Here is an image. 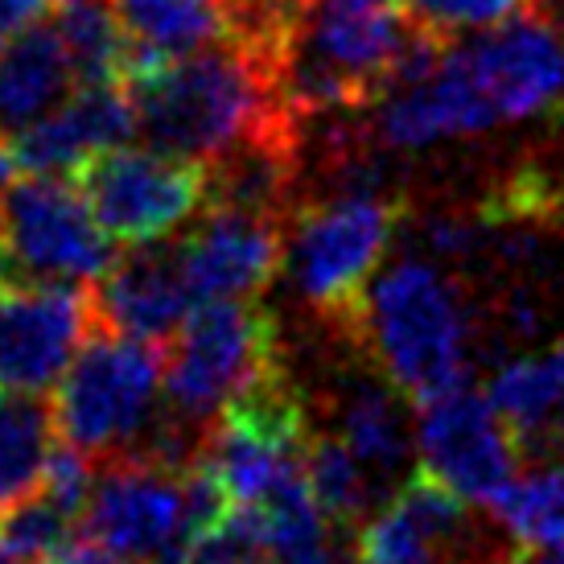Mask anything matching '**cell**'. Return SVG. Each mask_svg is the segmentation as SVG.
Wrapping results in <instances>:
<instances>
[{"mask_svg": "<svg viewBox=\"0 0 564 564\" xmlns=\"http://www.w3.org/2000/svg\"><path fill=\"white\" fill-rule=\"evenodd\" d=\"M564 104V42L540 17H511L478 37L449 42L433 75L376 99L371 137L416 153L441 141L482 137Z\"/></svg>", "mask_w": 564, "mask_h": 564, "instance_id": "6da1fadb", "label": "cell"}, {"mask_svg": "<svg viewBox=\"0 0 564 564\" xmlns=\"http://www.w3.org/2000/svg\"><path fill=\"white\" fill-rule=\"evenodd\" d=\"M124 91L137 111V137L173 158L219 165L264 141H301L284 108L276 66L239 37L182 58H132Z\"/></svg>", "mask_w": 564, "mask_h": 564, "instance_id": "7a4b0ae2", "label": "cell"}, {"mask_svg": "<svg viewBox=\"0 0 564 564\" xmlns=\"http://www.w3.org/2000/svg\"><path fill=\"white\" fill-rule=\"evenodd\" d=\"M350 334H359L383 379L412 404L470 383L474 317L437 260L404 256L383 268L367 289Z\"/></svg>", "mask_w": 564, "mask_h": 564, "instance_id": "3957f363", "label": "cell"}, {"mask_svg": "<svg viewBox=\"0 0 564 564\" xmlns=\"http://www.w3.org/2000/svg\"><path fill=\"white\" fill-rule=\"evenodd\" d=\"M412 25L400 0H305L276 54L284 108L297 120H314L376 104Z\"/></svg>", "mask_w": 564, "mask_h": 564, "instance_id": "277c9868", "label": "cell"}, {"mask_svg": "<svg viewBox=\"0 0 564 564\" xmlns=\"http://www.w3.org/2000/svg\"><path fill=\"white\" fill-rule=\"evenodd\" d=\"M165 395V350L128 338L95 317L79 355L58 379L54 424L66 445L91 462L137 454L161 421Z\"/></svg>", "mask_w": 564, "mask_h": 564, "instance_id": "5b68a950", "label": "cell"}, {"mask_svg": "<svg viewBox=\"0 0 564 564\" xmlns=\"http://www.w3.org/2000/svg\"><path fill=\"white\" fill-rule=\"evenodd\" d=\"M289 268L301 301L350 334L355 314L400 227V203L383 189H334L289 215Z\"/></svg>", "mask_w": 564, "mask_h": 564, "instance_id": "8992f818", "label": "cell"}, {"mask_svg": "<svg viewBox=\"0 0 564 564\" xmlns=\"http://www.w3.org/2000/svg\"><path fill=\"white\" fill-rule=\"evenodd\" d=\"M284 371L276 317L256 301H203L165 346V408L206 429L251 383Z\"/></svg>", "mask_w": 564, "mask_h": 564, "instance_id": "52a82bcc", "label": "cell"}, {"mask_svg": "<svg viewBox=\"0 0 564 564\" xmlns=\"http://www.w3.org/2000/svg\"><path fill=\"white\" fill-rule=\"evenodd\" d=\"M116 264V239L95 223L75 182L30 173L0 189V284L91 289Z\"/></svg>", "mask_w": 564, "mask_h": 564, "instance_id": "ba28073f", "label": "cell"}, {"mask_svg": "<svg viewBox=\"0 0 564 564\" xmlns=\"http://www.w3.org/2000/svg\"><path fill=\"white\" fill-rule=\"evenodd\" d=\"M95 223L116 243H153L189 223L210 198V165L161 149H104L70 173Z\"/></svg>", "mask_w": 564, "mask_h": 564, "instance_id": "9c48e42d", "label": "cell"}, {"mask_svg": "<svg viewBox=\"0 0 564 564\" xmlns=\"http://www.w3.org/2000/svg\"><path fill=\"white\" fill-rule=\"evenodd\" d=\"M519 437L490 395L462 383L416 404V462L470 507H490L519 466Z\"/></svg>", "mask_w": 564, "mask_h": 564, "instance_id": "30bf717a", "label": "cell"}, {"mask_svg": "<svg viewBox=\"0 0 564 564\" xmlns=\"http://www.w3.org/2000/svg\"><path fill=\"white\" fill-rule=\"evenodd\" d=\"M83 528L116 556L149 564L177 535H189V470H173L144 454L95 462Z\"/></svg>", "mask_w": 564, "mask_h": 564, "instance_id": "8fae6325", "label": "cell"}, {"mask_svg": "<svg viewBox=\"0 0 564 564\" xmlns=\"http://www.w3.org/2000/svg\"><path fill=\"white\" fill-rule=\"evenodd\" d=\"M289 219L248 206L206 203L177 243L194 301H256L284 264Z\"/></svg>", "mask_w": 564, "mask_h": 564, "instance_id": "7c38bea8", "label": "cell"}, {"mask_svg": "<svg viewBox=\"0 0 564 564\" xmlns=\"http://www.w3.org/2000/svg\"><path fill=\"white\" fill-rule=\"evenodd\" d=\"M95 326L91 289L0 284V388L50 392Z\"/></svg>", "mask_w": 564, "mask_h": 564, "instance_id": "4fadbf2b", "label": "cell"}, {"mask_svg": "<svg viewBox=\"0 0 564 564\" xmlns=\"http://www.w3.org/2000/svg\"><path fill=\"white\" fill-rule=\"evenodd\" d=\"M91 301L104 326L158 346L170 343L177 326L198 310L173 236L132 243L128 256H116V264L91 284Z\"/></svg>", "mask_w": 564, "mask_h": 564, "instance_id": "5bb4252c", "label": "cell"}, {"mask_svg": "<svg viewBox=\"0 0 564 564\" xmlns=\"http://www.w3.org/2000/svg\"><path fill=\"white\" fill-rule=\"evenodd\" d=\"M466 507L424 470L408 474L359 528L355 564H441L466 532Z\"/></svg>", "mask_w": 564, "mask_h": 564, "instance_id": "9a60e30c", "label": "cell"}, {"mask_svg": "<svg viewBox=\"0 0 564 564\" xmlns=\"http://www.w3.org/2000/svg\"><path fill=\"white\" fill-rule=\"evenodd\" d=\"M132 137H137V111L124 83H104V87H79L54 116L21 132L13 153L25 173L70 177L87 158L128 144Z\"/></svg>", "mask_w": 564, "mask_h": 564, "instance_id": "2e32d148", "label": "cell"}, {"mask_svg": "<svg viewBox=\"0 0 564 564\" xmlns=\"http://www.w3.org/2000/svg\"><path fill=\"white\" fill-rule=\"evenodd\" d=\"M79 91V75L58 30L42 21L0 50V137L17 141Z\"/></svg>", "mask_w": 564, "mask_h": 564, "instance_id": "e0dca14e", "label": "cell"}, {"mask_svg": "<svg viewBox=\"0 0 564 564\" xmlns=\"http://www.w3.org/2000/svg\"><path fill=\"white\" fill-rule=\"evenodd\" d=\"M132 58H182L227 42L231 0H111Z\"/></svg>", "mask_w": 564, "mask_h": 564, "instance_id": "ac0fdd59", "label": "cell"}, {"mask_svg": "<svg viewBox=\"0 0 564 564\" xmlns=\"http://www.w3.org/2000/svg\"><path fill=\"white\" fill-rule=\"evenodd\" d=\"M408 395L395 383H355L338 404V437L350 445L379 486H388L395 474L408 470L416 454V416L404 404Z\"/></svg>", "mask_w": 564, "mask_h": 564, "instance_id": "d6986e66", "label": "cell"}, {"mask_svg": "<svg viewBox=\"0 0 564 564\" xmlns=\"http://www.w3.org/2000/svg\"><path fill=\"white\" fill-rule=\"evenodd\" d=\"M54 404L37 392L0 388V511L37 490L54 454Z\"/></svg>", "mask_w": 564, "mask_h": 564, "instance_id": "ffe728a7", "label": "cell"}, {"mask_svg": "<svg viewBox=\"0 0 564 564\" xmlns=\"http://www.w3.org/2000/svg\"><path fill=\"white\" fill-rule=\"evenodd\" d=\"M490 511L523 552H564V457L516 474Z\"/></svg>", "mask_w": 564, "mask_h": 564, "instance_id": "44dd1931", "label": "cell"}, {"mask_svg": "<svg viewBox=\"0 0 564 564\" xmlns=\"http://www.w3.org/2000/svg\"><path fill=\"white\" fill-rule=\"evenodd\" d=\"M50 25L58 30L66 54L75 63L79 87L124 83L128 37L116 21L111 0H54Z\"/></svg>", "mask_w": 564, "mask_h": 564, "instance_id": "7402d4cb", "label": "cell"}, {"mask_svg": "<svg viewBox=\"0 0 564 564\" xmlns=\"http://www.w3.org/2000/svg\"><path fill=\"white\" fill-rule=\"evenodd\" d=\"M305 474H310V490H314L322 516L338 528V532H359L379 507V478L359 457L350 454L343 437H314L310 441V457H305Z\"/></svg>", "mask_w": 564, "mask_h": 564, "instance_id": "603a6c76", "label": "cell"}, {"mask_svg": "<svg viewBox=\"0 0 564 564\" xmlns=\"http://www.w3.org/2000/svg\"><path fill=\"white\" fill-rule=\"evenodd\" d=\"M75 528H79V519L63 511L37 486L25 499L0 511V549L13 552L21 564H46L54 552H63L75 540Z\"/></svg>", "mask_w": 564, "mask_h": 564, "instance_id": "cb8c5ba5", "label": "cell"}, {"mask_svg": "<svg viewBox=\"0 0 564 564\" xmlns=\"http://www.w3.org/2000/svg\"><path fill=\"white\" fill-rule=\"evenodd\" d=\"M186 564H272L260 516L251 507H227L206 532L189 540Z\"/></svg>", "mask_w": 564, "mask_h": 564, "instance_id": "d4e9b609", "label": "cell"}, {"mask_svg": "<svg viewBox=\"0 0 564 564\" xmlns=\"http://www.w3.org/2000/svg\"><path fill=\"white\" fill-rule=\"evenodd\" d=\"M535 0H400L416 25L433 33H470V30H495L511 17H523V9H532Z\"/></svg>", "mask_w": 564, "mask_h": 564, "instance_id": "484cf974", "label": "cell"}, {"mask_svg": "<svg viewBox=\"0 0 564 564\" xmlns=\"http://www.w3.org/2000/svg\"><path fill=\"white\" fill-rule=\"evenodd\" d=\"M54 13V0H0V50Z\"/></svg>", "mask_w": 564, "mask_h": 564, "instance_id": "4316f807", "label": "cell"}, {"mask_svg": "<svg viewBox=\"0 0 564 564\" xmlns=\"http://www.w3.org/2000/svg\"><path fill=\"white\" fill-rule=\"evenodd\" d=\"M552 359V412H549V429L540 437V449H561L564 445V343L549 346Z\"/></svg>", "mask_w": 564, "mask_h": 564, "instance_id": "83f0119b", "label": "cell"}, {"mask_svg": "<svg viewBox=\"0 0 564 564\" xmlns=\"http://www.w3.org/2000/svg\"><path fill=\"white\" fill-rule=\"evenodd\" d=\"M46 564H137V561H124V556H116L111 549L104 544H95V540H70L63 552H54Z\"/></svg>", "mask_w": 564, "mask_h": 564, "instance_id": "f1b7e54d", "label": "cell"}, {"mask_svg": "<svg viewBox=\"0 0 564 564\" xmlns=\"http://www.w3.org/2000/svg\"><path fill=\"white\" fill-rule=\"evenodd\" d=\"M17 173H21V161H17V153H13V141L0 137V189L13 186Z\"/></svg>", "mask_w": 564, "mask_h": 564, "instance_id": "f546056e", "label": "cell"}, {"mask_svg": "<svg viewBox=\"0 0 564 564\" xmlns=\"http://www.w3.org/2000/svg\"><path fill=\"white\" fill-rule=\"evenodd\" d=\"M511 564H564V552H528Z\"/></svg>", "mask_w": 564, "mask_h": 564, "instance_id": "4dcf8cb0", "label": "cell"}, {"mask_svg": "<svg viewBox=\"0 0 564 564\" xmlns=\"http://www.w3.org/2000/svg\"><path fill=\"white\" fill-rule=\"evenodd\" d=\"M0 564H21V561H17L13 552H4V549H0Z\"/></svg>", "mask_w": 564, "mask_h": 564, "instance_id": "1f68e13d", "label": "cell"}]
</instances>
